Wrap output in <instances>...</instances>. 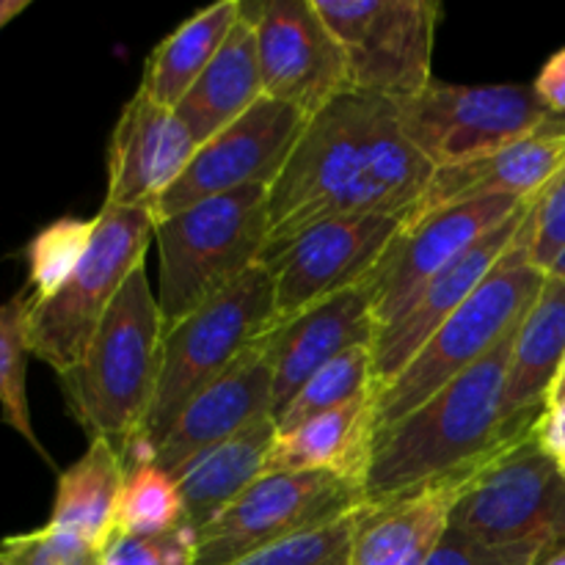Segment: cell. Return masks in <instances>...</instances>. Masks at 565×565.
<instances>
[{
    "instance_id": "1",
    "label": "cell",
    "mask_w": 565,
    "mask_h": 565,
    "mask_svg": "<svg viewBox=\"0 0 565 565\" xmlns=\"http://www.w3.org/2000/svg\"><path fill=\"white\" fill-rule=\"evenodd\" d=\"M392 99L345 92L307 121L270 185V235L259 265L329 218L414 213L434 180Z\"/></svg>"
},
{
    "instance_id": "2",
    "label": "cell",
    "mask_w": 565,
    "mask_h": 565,
    "mask_svg": "<svg viewBox=\"0 0 565 565\" xmlns=\"http://www.w3.org/2000/svg\"><path fill=\"white\" fill-rule=\"evenodd\" d=\"M516 331L408 417L375 434L362 486L367 505L483 467L535 428L511 425L505 417V381Z\"/></svg>"
},
{
    "instance_id": "3",
    "label": "cell",
    "mask_w": 565,
    "mask_h": 565,
    "mask_svg": "<svg viewBox=\"0 0 565 565\" xmlns=\"http://www.w3.org/2000/svg\"><path fill=\"white\" fill-rule=\"evenodd\" d=\"M163 315L143 265L114 298L86 353L58 375L72 417L92 439H105L125 456L141 434L158 390L163 359Z\"/></svg>"
},
{
    "instance_id": "4",
    "label": "cell",
    "mask_w": 565,
    "mask_h": 565,
    "mask_svg": "<svg viewBox=\"0 0 565 565\" xmlns=\"http://www.w3.org/2000/svg\"><path fill=\"white\" fill-rule=\"evenodd\" d=\"M274 323V276L263 265H254L230 290L166 329L158 390L141 434L121 456L125 469L149 463L182 408L215 384Z\"/></svg>"
},
{
    "instance_id": "5",
    "label": "cell",
    "mask_w": 565,
    "mask_h": 565,
    "mask_svg": "<svg viewBox=\"0 0 565 565\" xmlns=\"http://www.w3.org/2000/svg\"><path fill=\"white\" fill-rule=\"evenodd\" d=\"M270 235V188L248 185L154 221L158 307L171 329L259 265Z\"/></svg>"
},
{
    "instance_id": "6",
    "label": "cell",
    "mask_w": 565,
    "mask_h": 565,
    "mask_svg": "<svg viewBox=\"0 0 565 565\" xmlns=\"http://www.w3.org/2000/svg\"><path fill=\"white\" fill-rule=\"evenodd\" d=\"M530 215V210H527ZM546 274L533 268L527 248V218L511 252L494 274L467 298L461 309L430 337L423 351L373 395L375 434L392 428L450 381L483 362L527 318Z\"/></svg>"
},
{
    "instance_id": "7",
    "label": "cell",
    "mask_w": 565,
    "mask_h": 565,
    "mask_svg": "<svg viewBox=\"0 0 565 565\" xmlns=\"http://www.w3.org/2000/svg\"><path fill=\"white\" fill-rule=\"evenodd\" d=\"M152 237V210L103 204L94 215L92 243L70 279L58 292L31 303L28 340L33 356L50 364L58 375L70 373L83 359L125 281L138 265H143Z\"/></svg>"
},
{
    "instance_id": "8",
    "label": "cell",
    "mask_w": 565,
    "mask_h": 565,
    "mask_svg": "<svg viewBox=\"0 0 565 565\" xmlns=\"http://www.w3.org/2000/svg\"><path fill=\"white\" fill-rule=\"evenodd\" d=\"M486 546H565V472L535 428L497 452L450 511V524Z\"/></svg>"
},
{
    "instance_id": "9",
    "label": "cell",
    "mask_w": 565,
    "mask_h": 565,
    "mask_svg": "<svg viewBox=\"0 0 565 565\" xmlns=\"http://www.w3.org/2000/svg\"><path fill=\"white\" fill-rule=\"evenodd\" d=\"M329 31L340 42L351 75V92L373 97H417L434 83L436 25L434 0H315Z\"/></svg>"
},
{
    "instance_id": "10",
    "label": "cell",
    "mask_w": 565,
    "mask_h": 565,
    "mask_svg": "<svg viewBox=\"0 0 565 565\" xmlns=\"http://www.w3.org/2000/svg\"><path fill=\"white\" fill-rule=\"evenodd\" d=\"M367 505L364 489L334 472L263 475L196 533V565H235L292 535L329 527Z\"/></svg>"
},
{
    "instance_id": "11",
    "label": "cell",
    "mask_w": 565,
    "mask_h": 565,
    "mask_svg": "<svg viewBox=\"0 0 565 565\" xmlns=\"http://www.w3.org/2000/svg\"><path fill=\"white\" fill-rule=\"evenodd\" d=\"M395 105L406 138L434 169L483 158L552 121L533 86H450L434 81L417 97Z\"/></svg>"
},
{
    "instance_id": "12",
    "label": "cell",
    "mask_w": 565,
    "mask_h": 565,
    "mask_svg": "<svg viewBox=\"0 0 565 565\" xmlns=\"http://www.w3.org/2000/svg\"><path fill=\"white\" fill-rule=\"evenodd\" d=\"M412 213L329 218L292 237L263 268L274 276L276 323L364 285L406 230ZM274 323V326H276Z\"/></svg>"
},
{
    "instance_id": "13",
    "label": "cell",
    "mask_w": 565,
    "mask_h": 565,
    "mask_svg": "<svg viewBox=\"0 0 565 565\" xmlns=\"http://www.w3.org/2000/svg\"><path fill=\"white\" fill-rule=\"evenodd\" d=\"M307 121L309 116L303 110L263 97L235 125L196 149L185 174L152 207L154 221L241 188H270L307 130Z\"/></svg>"
},
{
    "instance_id": "14",
    "label": "cell",
    "mask_w": 565,
    "mask_h": 565,
    "mask_svg": "<svg viewBox=\"0 0 565 565\" xmlns=\"http://www.w3.org/2000/svg\"><path fill=\"white\" fill-rule=\"evenodd\" d=\"M243 11L254 25L265 97L312 119L331 99L351 92L345 53L315 0H268Z\"/></svg>"
},
{
    "instance_id": "15",
    "label": "cell",
    "mask_w": 565,
    "mask_h": 565,
    "mask_svg": "<svg viewBox=\"0 0 565 565\" xmlns=\"http://www.w3.org/2000/svg\"><path fill=\"white\" fill-rule=\"evenodd\" d=\"M513 196H486L478 202L452 204L423 218H408L406 230L390 248L384 263L370 276L375 292L379 331L397 318L441 270L461 259L480 237L527 207Z\"/></svg>"
},
{
    "instance_id": "16",
    "label": "cell",
    "mask_w": 565,
    "mask_h": 565,
    "mask_svg": "<svg viewBox=\"0 0 565 565\" xmlns=\"http://www.w3.org/2000/svg\"><path fill=\"white\" fill-rule=\"evenodd\" d=\"M263 417H274V364L257 340L215 384L182 408L149 463L177 480L204 452Z\"/></svg>"
},
{
    "instance_id": "17",
    "label": "cell",
    "mask_w": 565,
    "mask_h": 565,
    "mask_svg": "<svg viewBox=\"0 0 565 565\" xmlns=\"http://www.w3.org/2000/svg\"><path fill=\"white\" fill-rule=\"evenodd\" d=\"M530 204L508 221H502L489 235L480 237L461 259H456L450 268L441 270L434 281H428L423 292L392 323H386L379 331L373 345L375 392L384 390L423 351L425 342L467 303V298L494 274L497 265L505 259V254L516 243L524 218H527Z\"/></svg>"
},
{
    "instance_id": "18",
    "label": "cell",
    "mask_w": 565,
    "mask_h": 565,
    "mask_svg": "<svg viewBox=\"0 0 565 565\" xmlns=\"http://www.w3.org/2000/svg\"><path fill=\"white\" fill-rule=\"evenodd\" d=\"M375 337L379 323L370 279L315 303L285 323L270 326L259 342L274 364V419L320 367L351 348L375 345Z\"/></svg>"
},
{
    "instance_id": "19",
    "label": "cell",
    "mask_w": 565,
    "mask_h": 565,
    "mask_svg": "<svg viewBox=\"0 0 565 565\" xmlns=\"http://www.w3.org/2000/svg\"><path fill=\"white\" fill-rule=\"evenodd\" d=\"M196 149L180 116L138 86L110 132L105 204L152 210L185 174Z\"/></svg>"
},
{
    "instance_id": "20",
    "label": "cell",
    "mask_w": 565,
    "mask_h": 565,
    "mask_svg": "<svg viewBox=\"0 0 565 565\" xmlns=\"http://www.w3.org/2000/svg\"><path fill=\"white\" fill-rule=\"evenodd\" d=\"M565 166V119H555L539 132L483 158L436 169L428 191L414 207L412 221L452 204L478 202L486 196H513L535 202Z\"/></svg>"
},
{
    "instance_id": "21",
    "label": "cell",
    "mask_w": 565,
    "mask_h": 565,
    "mask_svg": "<svg viewBox=\"0 0 565 565\" xmlns=\"http://www.w3.org/2000/svg\"><path fill=\"white\" fill-rule=\"evenodd\" d=\"M565 364V276H546L539 298L513 342L505 381V417L511 425H539Z\"/></svg>"
},
{
    "instance_id": "22",
    "label": "cell",
    "mask_w": 565,
    "mask_h": 565,
    "mask_svg": "<svg viewBox=\"0 0 565 565\" xmlns=\"http://www.w3.org/2000/svg\"><path fill=\"white\" fill-rule=\"evenodd\" d=\"M375 439L373 395H364L334 412L318 414L298 428L276 430L265 461V475L334 472L364 486Z\"/></svg>"
},
{
    "instance_id": "23",
    "label": "cell",
    "mask_w": 565,
    "mask_h": 565,
    "mask_svg": "<svg viewBox=\"0 0 565 565\" xmlns=\"http://www.w3.org/2000/svg\"><path fill=\"white\" fill-rule=\"evenodd\" d=\"M263 97L265 88L257 42H254V25L243 11L226 42L221 44L207 70L193 83L191 92L182 97L174 114L188 127L193 141L202 147L221 130L235 125L241 116H246Z\"/></svg>"
},
{
    "instance_id": "24",
    "label": "cell",
    "mask_w": 565,
    "mask_h": 565,
    "mask_svg": "<svg viewBox=\"0 0 565 565\" xmlns=\"http://www.w3.org/2000/svg\"><path fill=\"white\" fill-rule=\"evenodd\" d=\"M274 439V417H263L226 439L224 445L204 452L177 478L182 497V522L188 530L199 533L207 527L243 491L252 489L263 478Z\"/></svg>"
},
{
    "instance_id": "25",
    "label": "cell",
    "mask_w": 565,
    "mask_h": 565,
    "mask_svg": "<svg viewBox=\"0 0 565 565\" xmlns=\"http://www.w3.org/2000/svg\"><path fill=\"white\" fill-rule=\"evenodd\" d=\"M127 469L119 450L105 439H92L86 456L58 475L50 527L77 535L103 552L116 533Z\"/></svg>"
},
{
    "instance_id": "26",
    "label": "cell",
    "mask_w": 565,
    "mask_h": 565,
    "mask_svg": "<svg viewBox=\"0 0 565 565\" xmlns=\"http://www.w3.org/2000/svg\"><path fill=\"white\" fill-rule=\"evenodd\" d=\"M243 6L235 0H221L188 17L177 31H171L147 58L141 88L163 108L174 110L193 83L199 81L221 44L226 42Z\"/></svg>"
},
{
    "instance_id": "27",
    "label": "cell",
    "mask_w": 565,
    "mask_h": 565,
    "mask_svg": "<svg viewBox=\"0 0 565 565\" xmlns=\"http://www.w3.org/2000/svg\"><path fill=\"white\" fill-rule=\"evenodd\" d=\"M375 392V364H373V345H356L351 351L340 353L334 362L320 367L307 384L298 390L285 406V412L274 419L276 430L298 428L307 419L318 414L334 412V408L348 406L364 395Z\"/></svg>"
},
{
    "instance_id": "28",
    "label": "cell",
    "mask_w": 565,
    "mask_h": 565,
    "mask_svg": "<svg viewBox=\"0 0 565 565\" xmlns=\"http://www.w3.org/2000/svg\"><path fill=\"white\" fill-rule=\"evenodd\" d=\"M31 290H20L9 301L0 303V408H3L6 425L17 430L36 452L42 445L36 441L31 425V408H28L25 373L31 353L28 340V323H31Z\"/></svg>"
},
{
    "instance_id": "29",
    "label": "cell",
    "mask_w": 565,
    "mask_h": 565,
    "mask_svg": "<svg viewBox=\"0 0 565 565\" xmlns=\"http://www.w3.org/2000/svg\"><path fill=\"white\" fill-rule=\"evenodd\" d=\"M177 527H185L177 480L152 463L127 469L116 513V533L160 535Z\"/></svg>"
},
{
    "instance_id": "30",
    "label": "cell",
    "mask_w": 565,
    "mask_h": 565,
    "mask_svg": "<svg viewBox=\"0 0 565 565\" xmlns=\"http://www.w3.org/2000/svg\"><path fill=\"white\" fill-rule=\"evenodd\" d=\"M94 235V218H61L44 226L28 246V290L44 301L64 285L86 254Z\"/></svg>"
},
{
    "instance_id": "31",
    "label": "cell",
    "mask_w": 565,
    "mask_h": 565,
    "mask_svg": "<svg viewBox=\"0 0 565 565\" xmlns=\"http://www.w3.org/2000/svg\"><path fill=\"white\" fill-rule=\"evenodd\" d=\"M359 511L329 524V527L292 535V539L279 541L268 550L254 552V555L243 557L235 565H351Z\"/></svg>"
},
{
    "instance_id": "32",
    "label": "cell",
    "mask_w": 565,
    "mask_h": 565,
    "mask_svg": "<svg viewBox=\"0 0 565 565\" xmlns=\"http://www.w3.org/2000/svg\"><path fill=\"white\" fill-rule=\"evenodd\" d=\"M0 565H99V550L47 524L0 541Z\"/></svg>"
},
{
    "instance_id": "33",
    "label": "cell",
    "mask_w": 565,
    "mask_h": 565,
    "mask_svg": "<svg viewBox=\"0 0 565 565\" xmlns=\"http://www.w3.org/2000/svg\"><path fill=\"white\" fill-rule=\"evenodd\" d=\"M99 565H196V533L177 527L160 535L114 533Z\"/></svg>"
},
{
    "instance_id": "34",
    "label": "cell",
    "mask_w": 565,
    "mask_h": 565,
    "mask_svg": "<svg viewBox=\"0 0 565 565\" xmlns=\"http://www.w3.org/2000/svg\"><path fill=\"white\" fill-rule=\"evenodd\" d=\"M527 248L533 268L550 274L565 252V166L552 185L530 204Z\"/></svg>"
},
{
    "instance_id": "35",
    "label": "cell",
    "mask_w": 565,
    "mask_h": 565,
    "mask_svg": "<svg viewBox=\"0 0 565 565\" xmlns=\"http://www.w3.org/2000/svg\"><path fill=\"white\" fill-rule=\"evenodd\" d=\"M544 555L546 550L539 544L486 546L447 527L425 565H535Z\"/></svg>"
},
{
    "instance_id": "36",
    "label": "cell",
    "mask_w": 565,
    "mask_h": 565,
    "mask_svg": "<svg viewBox=\"0 0 565 565\" xmlns=\"http://www.w3.org/2000/svg\"><path fill=\"white\" fill-rule=\"evenodd\" d=\"M533 92L555 119H565V47L546 61L535 77Z\"/></svg>"
},
{
    "instance_id": "37",
    "label": "cell",
    "mask_w": 565,
    "mask_h": 565,
    "mask_svg": "<svg viewBox=\"0 0 565 565\" xmlns=\"http://www.w3.org/2000/svg\"><path fill=\"white\" fill-rule=\"evenodd\" d=\"M535 436H539L541 447L561 463L565 472V403L546 408V414L535 425Z\"/></svg>"
},
{
    "instance_id": "38",
    "label": "cell",
    "mask_w": 565,
    "mask_h": 565,
    "mask_svg": "<svg viewBox=\"0 0 565 565\" xmlns=\"http://www.w3.org/2000/svg\"><path fill=\"white\" fill-rule=\"evenodd\" d=\"M28 9V0H0V28Z\"/></svg>"
},
{
    "instance_id": "39",
    "label": "cell",
    "mask_w": 565,
    "mask_h": 565,
    "mask_svg": "<svg viewBox=\"0 0 565 565\" xmlns=\"http://www.w3.org/2000/svg\"><path fill=\"white\" fill-rule=\"evenodd\" d=\"M561 403H565V364H563L561 375H557V381H555V390H552V395H550V403H546V408H555V406H561Z\"/></svg>"
},
{
    "instance_id": "40",
    "label": "cell",
    "mask_w": 565,
    "mask_h": 565,
    "mask_svg": "<svg viewBox=\"0 0 565 565\" xmlns=\"http://www.w3.org/2000/svg\"><path fill=\"white\" fill-rule=\"evenodd\" d=\"M535 565H565V546L563 550L552 552V555H544Z\"/></svg>"
},
{
    "instance_id": "41",
    "label": "cell",
    "mask_w": 565,
    "mask_h": 565,
    "mask_svg": "<svg viewBox=\"0 0 565 565\" xmlns=\"http://www.w3.org/2000/svg\"><path fill=\"white\" fill-rule=\"evenodd\" d=\"M546 276H565V252L557 257V263L552 265V270Z\"/></svg>"
}]
</instances>
